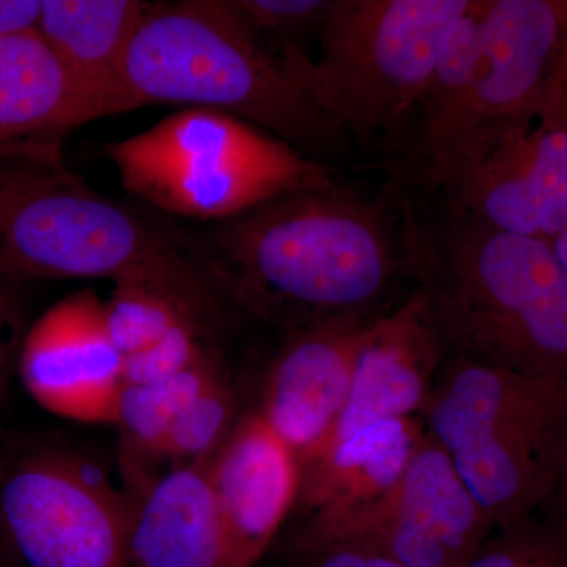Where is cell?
Wrapping results in <instances>:
<instances>
[{
  "instance_id": "cell-1",
  "label": "cell",
  "mask_w": 567,
  "mask_h": 567,
  "mask_svg": "<svg viewBox=\"0 0 567 567\" xmlns=\"http://www.w3.org/2000/svg\"><path fill=\"white\" fill-rule=\"evenodd\" d=\"M200 244L226 300L287 333L374 320L410 284L394 188L371 199L331 178L216 223Z\"/></svg>"
},
{
  "instance_id": "cell-11",
  "label": "cell",
  "mask_w": 567,
  "mask_h": 567,
  "mask_svg": "<svg viewBox=\"0 0 567 567\" xmlns=\"http://www.w3.org/2000/svg\"><path fill=\"white\" fill-rule=\"evenodd\" d=\"M123 364L107 330L104 301L82 290L33 324L22 342L20 374L32 398L55 415L114 424L125 385Z\"/></svg>"
},
{
  "instance_id": "cell-32",
  "label": "cell",
  "mask_w": 567,
  "mask_h": 567,
  "mask_svg": "<svg viewBox=\"0 0 567 567\" xmlns=\"http://www.w3.org/2000/svg\"><path fill=\"white\" fill-rule=\"evenodd\" d=\"M559 22V52L555 87L559 93L567 91V0H555Z\"/></svg>"
},
{
  "instance_id": "cell-24",
  "label": "cell",
  "mask_w": 567,
  "mask_h": 567,
  "mask_svg": "<svg viewBox=\"0 0 567 567\" xmlns=\"http://www.w3.org/2000/svg\"><path fill=\"white\" fill-rule=\"evenodd\" d=\"M260 37H271L281 47H301L306 37L319 32L331 0H235Z\"/></svg>"
},
{
  "instance_id": "cell-25",
  "label": "cell",
  "mask_w": 567,
  "mask_h": 567,
  "mask_svg": "<svg viewBox=\"0 0 567 567\" xmlns=\"http://www.w3.org/2000/svg\"><path fill=\"white\" fill-rule=\"evenodd\" d=\"M207 349L204 331L197 324H181L155 346L126 358L123 379L125 383H148L177 374L199 360Z\"/></svg>"
},
{
  "instance_id": "cell-28",
  "label": "cell",
  "mask_w": 567,
  "mask_h": 567,
  "mask_svg": "<svg viewBox=\"0 0 567 567\" xmlns=\"http://www.w3.org/2000/svg\"><path fill=\"white\" fill-rule=\"evenodd\" d=\"M298 567H409L379 554L354 546H323L298 551Z\"/></svg>"
},
{
  "instance_id": "cell-27",
  "label": "cell",
  "mask_w": 567,
  "mask_h": 567,
  "mask_svg": "<svg viewBox=\"0 0 567 567\" xmlns=\"http://www.w3.org/2000/svg\"><path fill=\"white\" fill-rule=\"evenodd\" d=\"M550 520L535 517L514 527L495 529L464 567H535L550 536Z\"/></svg>"
},
{
  "instance_id": "cell-17",
  "label": "cell",
  "mask_w": 567,
  "mask_h": 567,
  "mask_svg": "<svg viewBox=\"0 0 567 567\" xmlns=\"http://www.w3.org/2000/svg\"><path fill=\"white\" fill-rule=\"evenodd\" d=\"M152 3L41 0L39 32L76 89L89 122L125 111L123 63Z\"/></svg>"
},
{
  "instance_id": "cell-26",
  "label": "cell",
  "mask_w": 567,
  "mask_h": 567,
  "mask_svg": "<svg viewBox=\"0 0 567 567\" xmlns=\"http://www.w3.org/2000/svg\"><path fill=\"white\" fill-rule=\"evenodd\" d=\"M61 169L58 148L0 153V234L18 205Z\"/></svg>"
},
{
  "instance_id": "cell-22",
  "label": "cell",
  "mask_w": 567,
  "mask_h": 567,
  "mask_svg": "<svg viewBox=\"0 0 567 567\" xmlns=\"http://www.w3.org/2000/svg\"><path fill=\"white\" fill-rule=\"evenodd\" d=\"M104 316L123 361L155 346L181 324H197L205 333L196 317L174 298L133 284L115 286L104 301Z\"/></svg>"
},
{
  "instance_id": "cell-15",
  "label": "cell",
  "mask_w": 567,
  "mask_h": 567,
  "mask_svg": "<svg viewBox=\"0 0 567 567\" xmlns=\"http://www.w3.org/2000/svg\"><path fill=\"white\" fill-rule=\"evenodd\" d=\"M207 468L229 537L230 567H254L297 506L300 458L252 412L240 417Z\"/></svg>"
},
{
  "instance_id": "cell-9",
  "label": "cell",
  "mask_w": 567,
  "mask_h": 567,
  "mask_svg": "<svg viewBox=\"0 0 567 567\" xmlns=\"http://www.w3.org/2000/svg\"><path fill=\"white\" fill-rule=\"evenodd\" d=\"M126 522V494L69 451L0 468V543L14 567H130Z\"/></svg>"
},
{
  "instance_id": "cell-12",
  "label": "cell",
  "mask_w": 567,
  "mask_h": 567,
  "mask_svg": "<svg viewBox=\"0 0 567 567\" xmlns=\"http://www.w3.org/2000/svg\"><path fill=\"white\" fill-rule=\"evenodd\" d=\"M558 52L555 0H484L475 73L454 136L488 118L546 110L563 95Z\"/></svg>"
},
{
  "instance_id": "cell-34",
  "label": "cell",
  "mask_w": 567,
  "mask_h": 567,
  "mask_svg": "<svg viewBox=\"0 0 567 567\" xmlns=\"http://www.w3.org/2000/svg\"><path fill=\"white\" fill-rule=\"evenodd\" d=\"M554 246L555 256H557L558 262L561 264L563 270L567 275V227L561 234L551 241Z\"/></svg>"
},
{
  "instance_id": "cell-7",
  "label": "cell",
  "mask_w": 567,
  "mask_h": 567,
  "mask_svg": "<svg viewBox=\"0 0 567 567\" xmlns=\"http://www.w3.org/2000/svg\"><path fill=\"white\" fill-rule=\"evenodd\" d=\"M472 0H331L320 55L284 52L306 92L352 137L394 136L434 70L447 29Z\"/></svg>"
},
{
  "instance_id": "cell-2",
  "label": "cell",
  "mask_w": 567,
  "mask_h": 567,
  "mask_svg": "<svg viewBox=\"0 0 567 567\" xmlns=\"http://www.w3.org/2000/svg\"><path fill=\"white\" fill-rule=\"evenodd\" d=\"M401 241L443 360L567 382V275L551 241L429 212L405 194Z\"/></svg>"
},
{
  "instance_id": "cell-10",
  "label": "cell",
  "mask_w": 567,
  "mask_h": 567,
  "mask_svg": "<svg viewBox=\"0 0 567 567\" xmlns=\"http://www.w3.org/2000/svg\"><path fill=\"white\" fill-rule=\"evenodd\" d=\"M495 527L425 432L390 491L323 520H303L293 554L323 546L379 551L409 567H464Z\"/></svg>"
},
{
  "instance_id": "cell-14",
  "label": "cell",
  "mask_w": 567,
  "mask_h": 567,
  "mask_svg": "<svg viewBox=\"0 0 567 567\" xmlns=\"http://www.w3.org/2000/svg\"><path fill=\"white\" fill-rule=\"evenodd\" d=\"M443 361L420 295L410 289L404 300L369 327L341 415L305 465L369 425L421 417Z\"/></svg>"
},
{
  "instance_id": "cell-6",
  "label": "cell",
  "mask_w": 567,
  "mask_h": 567,
  "mask_svg": "<svg viewBox=\"0 0 567 567\" xmlns=\"http://www.w3.org/2000/svg\"><path fill=\"white\" fill-rule=\"evenodd\" d=\"M123 188L169 215L227 221L331 181L324 164L226 112L188 107L104 147Z\"/></svg>"
},
{
  "instance_id": "cell-16",
  "label": "cell",
  "mask_w": 567,
  "mask_h": 567,
  "mask_svg": "<svg viewBox=\"0 0 567 567\" xmlns=\"http://www.w3.org/2000/svg\"><path fill=\"white\" fill-rule=\"evenodd\" d=\"M130 481V567H230L229 537L207 462Z\"/></svg>"
},
{
  "instance_id": "cell-23",
  "label": "cell",
  "mask_w": 567,
  "mask_h": 567,
  "mask_svg": "<svg viewBox=\"0 0 567 567\" xmlns=\"http://www.w3.org/2000/svg\"><path fill=\"white\" fill-rule=\"evenodd\" d=\"M238 421L233 386L226 375L219 377L175 417L162 458H169L175 465L204 464L218 453Z\"/></svg>"
},
{
  "instance_id": "cell-19",
  "label": "cell",
  "mask_w": 567,
  "mask_h": 567,
  "mask_svg": "<svg viewBox=\"0 0 567 567\" xmlns=\"http://www.w3.org/2000/svg\"><path fill=\"white\" fill-rule=\"evenodd\" d=\"M424 432L421 417L380 421L301 466L295 509L323 520L385 494L404 473Z\"/></svg>"
},
{
  "instance_id": "cell-21",
  "label": "cell",
  "mask_w": 567,
  "mask_h": 567,
  "mask_svg": "<svg viewBox=\"0 0 567 567\" xmlns=\"http://www.w3.org/2000/svg\"><path fill=\"white\" fill-rule=\"evenodd\" d=\"M484 0L472 6L447 29L425 91L416 106L417 128L413 145V175L456 133L475 73Z\"/></svg>"
},
{
  "instance_id": "cell-13",
  "label": "cell",
  "mask_w": 567,
  "mask_h": 567,
  "mask_svg": "<svg viewBox=\"0 0 567 567\" xmlns=\"http://www.w3.org/2000/svg\"><path fill=\"white\" fill-rule=\"evenodd\" d=\"M374 320L290 331L268 369L259 413L297 453L300 465L316 456L341 415Z\"/></svg>"
},
{
  "instance_id": "cell-3",
  "label": "cell",
  "mask_w": 567,
  "mask_h": 567,
  "mask_svg": "<svg viewBox=\"0 0 567 567\" xmlns=\"http://www.w3.org/2000/svg\"><path fill=\"white\" fill-rule=\"evenodd\" d=\"M226 112L301 153L350 155L352 136L265 44L235 0L152 3L123 63V107Z\"/></svg>"
},
{
  "instance_id": "cell-29",
  "label": "cell",
  "mask_w": 567,
  "mask_h": 567,
  "mask_svg": "<svg viewBox=\"0 0 567 567\" xmlns=\"http://www.w3.org/2000/svg\"><path fill=\"white\" fill-rule=\"evenodd\" d=\"M41 20V0H0V37L37 32Z\"/></svg>"
},
{
  "instance_id": "cell-35",
  "label": "cell",
  "mask_w": 567,
  "mask_h": 567,
  "mask_svg": "<svg viewBox=\"0 0 567 567\" xmlns=\"http://www.w3.org/2000/svg\"><path fill=\"white\" fill-rule=\"evenodd\" d=\"M565 114H566V121H567V91L565 92Z\"/></svg>"
},
{
  "instance_id": "cell-31",
  "label": "cell",
  "mask_w": 567,
  "mask_h": 567,
  "mask_svg": "<svg viewBox=\"0 0 567 567\" xmlns=\"http://www.w3.org/2000/svg\"><path fill=\"white\" fill-rule=\"evenodd\" d=\"M550 536L535 567H567V529L550 518Z\"/></svg>"
},
{
  "instance_id": "cell-20",
  "label": "cell",
  "mask_w": 567,
  "mask_h": 567,
  "mask_svg": "<svg viewBox=\"0 0 567 567\" xmlns=\"http://www.w3.org/2000/svg\"><path fill=\"white\" fill-rule=\"evenodd\" d=\"M223 371L218 354L205 350L199 360L177 374L148 383H125L115 405L114 424L122 436L128 476L148 461L162 458L164 442L175 417L212 385Z\"/></svg>"
},
{
  "instance_id": "cell-18",
  "label": "cell",
  "mask_w": 567,
  "mask_h": 567,
  "mask_svg": "<svg viewBox=\"0 0 567 567\" xmlns=\"http://www.w3.org/2000/svg\"><path fill=\"white\" fill-rule=\"evenodd\" d=\"M76 89L39 31L0 37V153L58 147L87 123Z\"/></svg>"
},
{
  "instance_id": "cell-8",
  "label": "cell",
  "mask_w": 567,
  "mask_h": 567,
  "mask_svg": "<svg viewBox=\"0 0 567 567\" xmlns=\"http://www.w3.org/2000/svg\"><path fill=\"white\" fill-rule=\"evenodd\" d=\"M416 178L451 215L554 241L567 227L565 93L546 110L462 130Z\"/></svg>"
},
{
  "instance_id": "cell-33",
  "label": "cell",
  "mask_w": 567,
  "mask_h": 567,
  "mask_svg": "<svg viewBox=\"0 0 567 567\" xmlns=\"http://www.w3.org/2000/svg\"><path fill=\"white\" fill-rule=\"evenodd\" d=\"M546 513H550L551 520L558 522L559 525L567 529V447L565 457H563L557 491H555L550 505L546 507Z\"/></svg>"
},
{
  "instance_id": "cell-4",
  "label": "cell",
  "mask_w": 567,
  "mask_h": 567,
  "mask_svg": "<svg viewBox=\"0 0 567 567\" xmlns=\"http://www.w3.org/2000/svg\"><path fill=\"white\" fill-rule=\"evenodd\" d=\"M0 278H103L185 306L205 331L226 297L200 238L92 192L65 169L33 189L0 234Z\"/></svg>"
},
{
  "instance_id": "cell-30",
  "label": "cell",
  "mask_w": 567,
  "mask_h": 567,
  "mask_svg": "<svg viewBox=\"0 0 567 567\" xmlns=\"http://www.w3.org/2000/svg\"><path fill=\"white\" fill-rule=\"evenodd\" d=\"M6 282L7 279L0 278V399L6 388L7 364L17 336V306Z\"/></svg>"
},
{
  "instance_id": "cell-5",
  "label": "cell",
  "mask_w": 567,
  "mask_h": 567,
  "mask_svg": "<svg viewBox=\"0 0 567 567\" xmlns=\"http://www.w3.org/2000/svg\"><path fill=\"white\" fill-rule=\"evenodd\" d=\"M421 421L495 529L544 513L567 447V382L446 360Z\"/></svg>"
}]
</instances>
